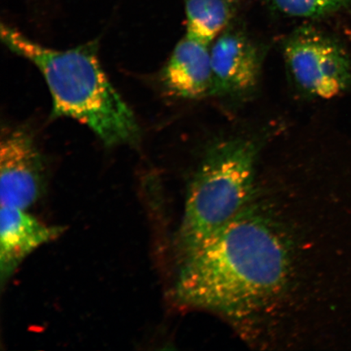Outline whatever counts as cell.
I'll return each mask as SVG.
<instances>
[{
	"label": "cell",
	"instance_id": "obj_1",
	"mask_svg": "<svg viewBox=\"0 0 351 351\" xmlns=\"http://www.w3.org/2000/svg\"><path fill=\"white\" fill-rule=\"evenodd\" d=\"M181 262L175 287L179 304L235 317L278 295L291 267L278 230L249 206Z\"/></svg>",
	"mask_w": 351,
	"mask_h": 351
},
{
	"label": "cell",
	"instance_id": "obj_2",
	"mask_svg": "<svg viewBox=\"0 0 351 351\" xmlns=\"http://www.w3.org/2000/svg\"><path fill=\"white\" fill-rule=\"evenodd\" d=\"M1 38L12 52L32 62L45 78L53 100L52 117L80 121L107 146L138 142V123L101 67L94 43L56 50L4 25Z\"/></svg>",
	"mask_w": 351,
	"mask_h": 351
},
{
	"label": "cell",
	"instance_id": "obj_3",
	"mask_svg": "<svg viewBox=\"0 0 351 351\" xmlns=\"http://www.w3.org/2000/svg\"><path fill=\"white\" fill-rule=\"evenodd\" d=\"M261 144L254 138L231 137L206 149L188 190L179 232L182 257L248 207Z\"/></svg>",
	"mask_w": 351,
	"mask_h": 351
},
{
	"label": "cell",
	"instance_id": "obj_4",
	"mask_svg": "<svg viewBox=\"0 0 351 351\" xmlns=\"http://www.w3.org/2000/svg\"><path fill=\"white\" fill-rule=\"evenodd\" d=\"M283 55L293 83L313 98L331 99L351 83V64L339 43L319 29H297L283 44Z\"/></svg>",
	"mask_w": 351,
	"mask_h": 351
},
{
	"label": "cell",
	"instance_id": "obj_5",
	"mask_svg": "<svg viewBox=\"0 0 351 351\" xmlns=\"http://www.w3.org/2000/svg\"><path fill=\"white\" fill-rule=\"evenodd\" d=\"M45 165L32 133L21 127L2 130L0 147L1 206L26 210L43 194Z\"/></svg>",
	"mask_w": 351,
	"mask_h": 351
},
{
	"label": "cell",
	"instance_id": "obj_6",
	"mask_svg": "<svg viewBox=\"0 0 351 351\" xmlns=\"http://www.w3.org/2000/svg\"><path fill=\"white\" fill-rule=\"evenodd\" d=\"M213 95L240 97L254 90L260 79V47L239 29L228 27L210 47Z\"/></svg>",
	"mask_w": 351,
	"mask_h": 351
},
{
	"label": "cell",
	"instance_id": "obj_7",
	"mask_svg": "<svg viewBox=\"0 0 351 351\" xmlns=\"http://www.w3.org/2000/svg\"><path fill=\"white\" fill-rule=\"evenodd\" d=\"M26 210L1 206L0 210V280L2 287L35 250L63 234L62 226L46 225Z\"/></svg>",
	"mask_w": 351,
	"mask_h": 351
},
{
	"label": "cell",
	"instance_id": "obj_8",
	"mask_svg": "<svg viewBox=\"0 0 351 351\" xmlns=\"http://www.w3.org/2000/svg\"><path fill=\"white\" fill-rule=\"evenodd\" d=\"M210 47L188 34L177 44L161 73L169 95L186 99L213 95Z\"/></svg>",
	"mask_w": 351,
	"mask_h": 351
},
{
	"label": "cell",
	"instance_id": "obj_9",
	"mask_svg": "<svg viewBox=\"0 0 351 351\" xmlns=\"http://www.w3.org/2000/svg\"><path fill=\"white\" fill-rule=\"evenodd\" d=\"M186 34L212 44L229 27L241 0H185Z\"/></svg>",
	"mask_w": 351,
	"mask_h": 351
},
{
	"label": "cell",
	"instance_id": "obj_10",
	"mask_svg": "<svg viewBox=\"0 0 351 351\" xmlns=\"http://www.w3.org/2000/svg\"><path fill=\"white\" fill-rule=\"evenodd\" d=\"M276 11L300 19H319L351 6V0H269Z\"/></svg>",
	"mask_w": 351,
	"mask_h": 351
}]
</instances>
